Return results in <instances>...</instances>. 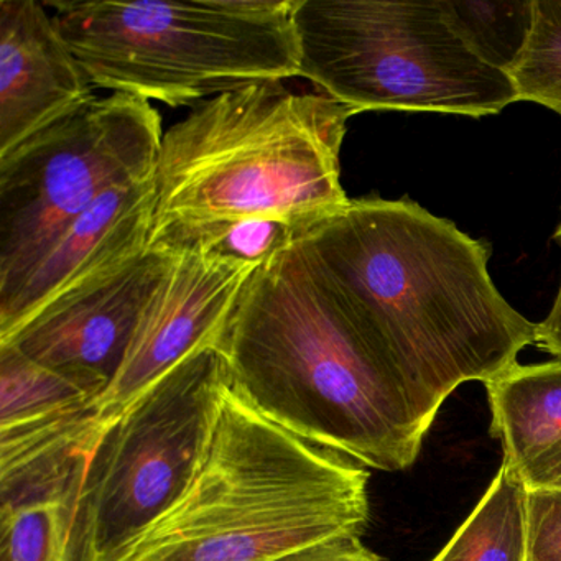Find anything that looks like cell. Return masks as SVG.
Instances as JSON below:
<instances>
[{
  "mask_svg": "<svg viewBox=\"0 0 561 561\" xmlns=\"http://www.w3.org/2000/svg\"><path fill=\"white\" fill-rule=\"evenodd\" d=\"M508 77L517 101L541 104L561 116V0H535L530 37Z\"/></svg>",
  "mask_w": 561,
  "mask_h": 561,
  "instance_id": "cell-19",
  "label": "cell"
},
{
  "mask_svg": "<svg viewBox=\"0 0 561 561\" xmlns=\"http://www.w3.org/2000/svg\"><path fill=\"white\" fill-rule=\"evenodd\" d=\"M93 87L202 103L298 77L297 0L47 2Z\"/></svg>",
  "mask_w": 561,
  "mask_h": 561,
  "instance_id": "cell-5",
  "label": "cell"
},
{
  "mask_svg": "<svg viewBox=\"0 0 561 561\" xmlns=\"http://www.w3.org/2000/svg\"><path fill=\"white\" fill-rule=\"evenodd\" d=\"M553 488L561 489V479H558L557 484Z\"/></svg>",
  "mask_w": 561,
  "mask_h": 561,
  "instance_id": "cell-24",
  "label": "cell"
},
{
  "mask_svg": "<svg viewBox=\"0 0 561 561\" xmlns=\"http://www.w3.org/2000/svg\"><path fill=\"white\" fill-rule=\"evenodd\" d=\"M156 179L101 196L75 219L32 271L0 297V340L71 291L111 274L149 249Z\"/></svg>",
  "mask_w": 561,
  "mask_h": 561,
  "instance_id": "cell-11",
  "label": "cell"
},
{
  "mask_svg": "<svg viewBox=\"0 0 561 561\" xmlns=\"http://www.w3.org/2000/svg\"><path fill=\"white\" fill-rule=\"evenodd\" d=\"M101 438L94 403L0 430V512L64 494L90 472Z\"/></svg>",
  "mask_w": 561,
  "mask_h": 561,
  "instance_id": "cell-14",
  "label": "cell"
},
{
  "mask_svg": "<svg viewBox=\"0 0 561 561\" xmlns=\"http://www.w3.org/2000/svg\"><path fill=\"white\" fill-rule=\"evenodd\" d=\"M484 386L502 465L527 491L553 488L561 479V359L517 363Z\"/></svg>",
  "mask_w": 561,
  "mask_h": 561,
  "instance_id": "cell-13",
  "label": "cell"
},
{
  "mask_svg": "<svg viewBox=\"0 0 561 561\" xmlns=\"http://www.w3.org/2000/svg\"><path fill=\"white\" fill-rule=\"evenodd\" d=\"M88 476L57 497L0 512V561H88Z\"/></svg>",
  "mask_w": 561,
  "mask_h": 561,
  "instance_id": "cell-15",
  "label": "cell"
},
{
  "mask_svg": "<svg viewBox=\"0 0 561 561\" xmlns=\"http://www.w3.org/2000/svg\"><path fill=\"white\" fill-rule=\"evenodd\" d=\"M354 113L284 81L196 104L163 133L150 249L175 251L203 229L278 219L298 229L351 202L340 153Z\"/></svg>",
  "mask_w": 561,
  "mask_h": 561,
  "instance_id": "cell-3",
  "label": "cell"
},
{
  "mask_svg": "<svg viewBox=\"0 0 561 561\" xmlns=\"http://www.w3.org/2000/svg\"><path fill=\"white\" fill-rule=\"evenodd\" d=\"M257 267L199 245L176 251L144 307L116 379L94 402L101 435L186 357L218 347Z\"/></svg>",
  "mask_w": 561,
  "mask_h": 561,
  "instance_id": "cell-9",
  "label": "cell"
},
{
  "mask_svg": "<svg viewBox=\"0 0 561 561\" xmlns=\"http://www.w3.org/2000/svg\"><path fill=\"white\" fill-rule=\"evenodd\" d=\"M300 229L278 219H248L231 225L215 226L190 236L179 249H208L216 254L262 265L294 242Z\"/></svg>",
  "mask_w": 561,
  "mask_h": 561,
  "instance_id": "cell-20",
  "label": "cell"
},
{
  "mask_svg": "<svg viewBox=\"0 0 561 561\" xmlns=\"http://www.w3.org/2000/svg\"><path fill=\"white\" fill-rule=\"evenodd\" d=\"M216 350L232 390L301 439L397 472L426 430L350 298L295 238L259 265Z\"/></svg>",
  "mask_w": 561,
  "mask_h": 561,
  "instance_id": "cell-2",
  "label": "cell"
},
{
  "mask_svg": "<svg viewBox=\"0 0 561 561\" xmlns=\"http://www.w3.org/2000/svg\"><path fill=\"white\" fill-rule=\"evenodd\" d=\"M176 251L147 249L117 271L71 291L0 340L77 383L94 402L116 379L144 307Z\"/></svg>",
  "mask_w": 561,
  "mask_h": 561,
  "instance_id": "cell-10",
  "label": "cell"
},
{
  "mask_svg": "<svg viewBox=\"0 0 561 561\" xmlns=\"http://www.w3.org/2000/svg\"><path fill=\"white\" fill-rule=\"evenodd\" d=\"M94 399L67 377L0 346V430L31 425L91 405Z\"/></svg>",
  "mask_w": 561,
  "mask_h": 561,
  "instance_id": "cell-18",
  "label": "cell"
},
{
  "mask_svg": "<svg viewBox=\"0 0 561 561\" xmlns=\"http://www.w3.org/2000/svg\"><path fill=\"white\" fill-rule=\"evenodd\" d=\"M443 18L478 60L508 75L530 37L535 0L471 2L438 0Z\"/></svg>",
  "mask_w": 561,
  "mask_h": 561,
  "instance_id": "cell-17",
  "label": "cell"
},
{
  "mask_svg": "<svg viewBox=\"0 0 561 561\" xmlns=\"http://www.w3.org/2000/svg\"><path fill=\"white\" fill-rule=\"evenodd\" d=\"M298 77L363 111L482 117L517 103L508 75L474 57L436 2L297 0Z\"/></svg>",
  "mask_w": 561,
  "mask_h": 561,
  "instance_id": "cell-6",
  "label": "cell"
},
{
  "mask_svg": "<svg viewBox=\"0 0 561 561\" xmlns=\"http://www.w3.org/2000/svg\"><path fill=\"white\" fill-rule=\"evenodd\" d=\"M162 137L149 101L113 93L0 157V297L101 196L156 179Z\"/></svg>",
  "mask_w": 561,
  "mask_h": 561,
  "instance_id": "cell-7",
  "label": "cell"
},
{
  "mask_svg": "<svg viewBox=\"0 0 561 561\" xmlns=\"http://www.w3.org/2000/svg\"><path fill=\"white\" fill-rule=\"evenodd\" d=\"M369 472L229 390L185 494L117 561H272L369 520Z\"/></svg>",
  "mask_w": 561,
  "mask_h": 561,
  "instance_id": "cell-4",
  "label": "cell"
},
{
  "mask_svg": "<svg viewBox=\"0 0 561 561\" xmlns=\"http://www.w3.org/2000/svg\"><path fill=\"white\" fill-rule=\"evenodd\" d=\"M432 561H527V489L504 465Z\"/></svg>",
  "mask_w": 561,
  "mask_h": 561,
  "instance_id": "cell-16",
  "label": "cell"
},
{
  "mask_svg": "<svg viewBox=\"0 0 561 561\" xmlns=\"http://www.w3.org/2000/svg\"><path fill=\"white\" fill-rule=\"evenodd\" d=\"M272 561H386L364 547L359 534L337 535L288 551Z\"/></svg>",
  "mask_w": 561,
  "mask_h": 561,
  "instance_id": "cell-22",
  "label": "cell"
},
{
  "mask_svg": "<svg viewBox=\"0 0 561 561\" xmlns=\"http://www.w3.org/2000/svg\"><path fill=\"white\" fill-rule=\"evenodd\" d=\"M527 561H561V489L527 491Z\"/></svg>",
  "mask_w": 561,
  "mask_h": 561,
  "instance_id": "cell-21",
  "label": "cell"
},
{
  "mask_svg": "<svg viewBox=\"0 0 561 561\" xmlns=\"http://www.w3.org/2000/svg\"><path fill=\"white\" fill-rule=\"evenodd\" d=\"M396 367L428 432L461 383L488 382L537 344L499 294L491 249L410 199H351L298 231Z\"/></svg>",
  "mask_w": 561,
  "mask_h": 561,
  "instance_id": "cell-1",
  "label": "cell"
},
{
  "mask_svg": "<svg viewBox=\"0 0 561 561\" xmlns=\"http://www.w3.org/2000/svg\"><path fill=\"white\" fill-rule=\"evenodd\" d=\"M553 238L561 245V219ZM537 346L561 359V284L550 313L538 324Z\"/></svg>",
  "mask_w": 561,
  "mask_h": 561,
  "instance_id": "cell-23",
  "label": "cell"
},
{
  "mask_svg": "<svg viewBox=\"0 0 561 561\" xmlns=\"http://www.w3.org/2000/svg\"><path fill=\"white\" fill-rule=\"evenodd\" d=\"M93 98L45 4L0 0V157Z\"/></svg>",
  "mask_w": 561,
  "mask_h": 561,
  "instance_id": "cell-12",
  "label": "cell"
},
{
  "mask_svg": "<svg viewBox=\"0 0 561 561\" xmlns=\"http://www.w3.org/2000/svg\"><path fill=\"white\" fill-rule=\"evenodd\" d=\"M216 347L186 357L110 426L84 491L88 561H117L192 484L226 397Z\"/></svg>",
  "mask_w": 561,
  "mask_h": 561,
  "instance_id": "cell-8",
  "label": "cell"
}]
</instances>
